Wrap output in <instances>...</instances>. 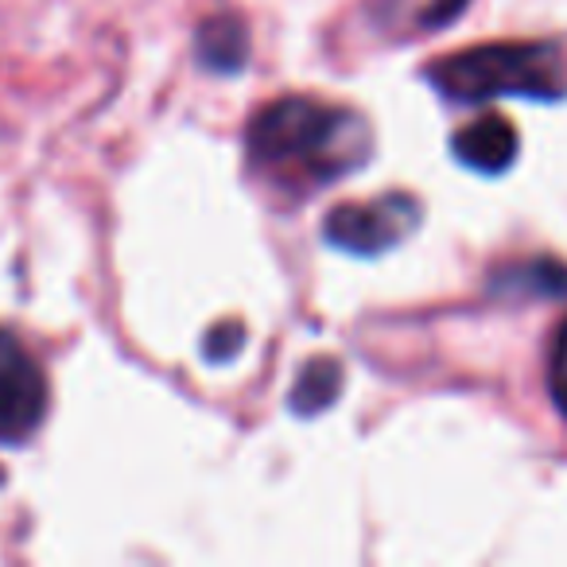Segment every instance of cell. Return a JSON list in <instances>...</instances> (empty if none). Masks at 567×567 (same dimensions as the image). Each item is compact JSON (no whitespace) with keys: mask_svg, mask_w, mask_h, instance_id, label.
Here are the masks:
<instances>
[{"mask_svg":"<svg viewBox=\"0 0 567 567\" xmlns=\"http://www.w3.org/2000/svg\"><path fill=\"white\" fill-rule=\"evenodd\" d=\"M427 79L451 102L478 105L489 97H564V63L551 43H494L447 55L427 66Z\"/></svg>","mask_w":567,"mask_h":567,"instance_id":"obj_1","label":"cell"},{"mask_svg":"<svg viewBox=\"0 0 567 567\" xmlns=\"http://www.w3.org/2000/svg\"><path fill=\"white\" fill-rule=\"evenodd\" d=\"M350 113L331 110L311 97H280L268 110H260L249 125V156L257 164H288V159H308L331 164V172H342L350 164L347 152H334L342 141H350Z\"/></svg>","mask_w":567,"mask_h":567,"instance_id":"obj_2","label":"cell"},{"mask_svg":"<svg viewBox=\"0 0 567 567\" xmlns=\"http://www.w3.org/2000/svg\"><path fill=\"white\" fill-rule=\"evenodd\" d=\"M416 221V206L401 195H389L385 203H350L334 206L323 221V234L334 249L358 252V257H378V252L393 249Z\"/></svg>","mask_w":567,"mask_h":567,"instance_id":"obj_3","label":"cell"},{"mask_svg":"<svg viewBox=\"0 0 567 567\" xmlns=\"http://www.w3.org/2000/svg\"><path fill=\"white\" fill-rule=\"evenodd\" d=\"M48 412V385L12 334L0 331V443H24Z\"/></svg>","mask_w":567,"mask_h":567,"instance_id":"obj_4","label":"cell"},{"mask_svg":"<svg viewBox=\"0 0 567 567\" xmlns=\"http://www.w3.org/2000/svg\"><path fill=\"white\" fill-rule=\"evenodd\" d=\"M451 152L458 156V164L474 167V172H482V175H497L517 159L520 141H517V128H513L509 121L489 113V117H478L474 125L458 128Z\"/></svg>","mask_w":567,"mask_h":567,"instance_id":"obj_5","label":"cell"},{"mask_svg":"<svg viewBox=\"0 0 567 567\" xmlns=\"http://www.w3.org/2000/svg\"><path fill=\"white\" fill-rule=\"evenodd\" d=\"M198 59H203L210 71H241L245 59H249V35L237 17H214L198 28Z\"/></svg>","mask_w":567,"mask_h":567,"instance_id":"obj_6","label":"cell"},{"mask_svg":"<svg viewBox=\"0 0 567 567\" xmlns=\"http://www.w3.org/2000/svg\"><path fill=\"white\" fill-rule=\"evenodd\" d=\"M494 292L502 296H544V300H559L567 296V268L556 265L548 257H536V260H525V265H513L505 272L494 276Z\"/></svg>","mask_w":567,"mask_h":567,"instance_id":"obj_7","label":"cell"},{"mask_svg":"<svg viewBox=\"0 0 567 567\" xmlns=\"http://www.w3.org/2000/svg\"><path fill=\"white\" fill-rule=\"evenodd\" d=\"M339 389H342V370L334 358H316V362L303 365V373L296 378L292 389V409L300 416H316V412L331 409L339 401Z\"/></svg>","mask_w":567,"mask_h":567,"instance_id":"obj_8","label":"cell"},{"mask_svg":"<svg viewBox=\"0 0 567 567\" xmlns=\"http://www.w3.org/2000/svg\"><path fill=\"white\" fill-rule=\"evenodd\" d=\"M245 342V327L241 323H221L210 331V339H206V358L210 362H218V358H234L237 350H241Z\"/></svg>","mask_w":567,"mask_h":567,"instance_id":"obj_9","label":"cell"},{"mask_svg":"<svg viewBox=\"0 0 567 567\" xmlns=\"http://www.w3.org/2000/svg\"><path fill=\"white\" fill-rule=\"evenodd\" d=\"M551 396H556L559 412L567 416V327L556 339V354H551Z\"/></svg>","mask_w":567,"mask_h":567,"instance_id":"obj_10","label":"cell"},{"mask_svg":"<svg viewBox=\"0 0 567 567\" xmlns=\"http://www.w3.org/2000/svg\"><path fill=\"white\" fill-rule=\"evenodd\" d=\"M466 0H432L424 12V24H447V20L458 17V9H463Z\"/></svg>","mask_w":567,"mask_h":567,"instance_id":"obj_11","label":"cell"},{"mask_svg":"<svg viewBox=\"0 0 567 567\" xmlns=\"http://www.w3.org/2000/svg\"><path fill=\"white\" fill-rule=\"evenodd\" d=\"M0 478H4V474H0Z\"/></svg>","mask_w":567,"mask_h":567,"instance_id":"obj_12","label":"cell"}]
</instances>
